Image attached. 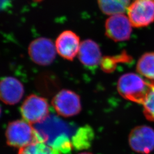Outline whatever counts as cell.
I'll use <instances>...</instances> for the list:
<instances>
[{
	"label": "cell",
	"instance_id": "4",
	"mask_svg": "<svg viewBox=\"0 0 154 154\" xmlns=\"http://www.w3.org/2000/svg\"><path fill=\"white\" fill-rule=\"evenodd\" d=\"M21 113L25 121L30 124H35L44 120L49 115V106L44 98L32 94L23 102Z\"/></svg>",
	"mask_w": 154,
	"mask_h": 154
},
{
	"label": "cell",
	"instance_id": "15",
	"mask_svg": "<svg viewBox=\"0 0 154 154\" xmlns=\"http://www.w3.org/2000/svg\"><path fill=\"white\" fill-rule=\"evenodd\" d=\"M137 70L142 75L154 81V53L144 54L138 61Z\"/></svg>",
	"mask_w": 154,
	"mask_h": 154
},
{
	"label": "cell",
	"instance_id": "10",
	"mask_svg": "<svg viewBox=\"0 0 154 154\" xmlns=\"http://www.w3.org/2000/svg\"><path fill=\"white\" fill-rule=\"evenodd\" d=\"M80 39L71 30L61 33L55 41V48L63 58L72 61L78 54L80 47Z\"/></svg>",
	"mask_w": 154,
	"mask_h": 154
},
{
	"label": "cell",
	"instance_id": "2",
	"mask_svg": "<svg viewBox=\"0 0 154 154\" xmlns=\"http://www.w3.org/2000/svg\"><path fill=\"white\" fill-rule=\"evenodd\" d=\"M150 88V82L133 72L122 75L118 80L117 88L125 99L143 105Z\"/></svg>",
	"mask_w": 154,
	"mask_h": 154
},
{
	"label": "cell",
	"instance_id": "13",
	"mask_svg": "<svg viewBox=\"0 0 154 154\" xmlns=\"http://www.w3.org/2000/svg\"><path fill=\"white\" fill-rule=\"evenodd\" d=\"M94 139L93 129L88 126L78 128L72 138L73 147L77 149H88Z\"/></svg>",
	"mask_w": 154,
	"mask_h": 154
},
{
	"label": "cell",
	"instance_id": "7",
	"mask_svg": "<svg viewBox=\"0 0 154 154\" xmlns=\"http://www.w3.org/2000/svg\"><path fill=\"white\" fill-rule=\"evenodd\" d=\"M28 53L34 63L41 66H48L55 60L56 48L51 39L40 37L30 43Z\"/></svg>",
	"mask_w": 154,
	"mask_h": 154
},
{
	"label": "cell",
	"instance_id": "16",
	"mask_svg": "<svg viewBox=\"0 0 154 154\" xmlns=\"http://www.w3.org/2000/svg\"><path fill=\"white\" fill-rule=\"evenodd\" d=\"M18 154H61L58 151L46 144L35 141L20 149Z\"/></svg>",
	"mask_w": 154,
	"mask_h": 154
},
{
	"label": "cell",
	"instance_id": "19",
	"mask_svg": "<svg viewBox=\"0 0 154 154\" xmlns=\"http://www.w3.org/2000/svg\"><path fill=\"white\" fill-rule=\"evenodd\" d=\"M1 108L0 107V116H1Z\"/></svg>",
	"mask_w": 154,
	"mask_h": 154
},
{
	"label": "cell",
	"instance_id": "1",
	"mask_svg": "<svg viewBox=\"0 0 154 154\" xmlns=\"http://www.w3.org/2000/svg\"><path fill=\"white\" fill-rule=\"evenodd\" d=\"M38 141L43 142L61 154H69L73 149L72 138L75 127L55 115H49L44 120L33 126Z\"/></svg>",
	"mask_w": 154,
	"mask_h": 154
},
{
	"label": "cell",
	"instance_id": "17",
	"mask_svg": "<svg viewBox=\"0 0 154 154\" xmlns=\"http://www.w3.org/2000/svg\"><path fill=\"white\" fill-rule=\"evenodd\" d=\"M145 117L150 121H154V81L150 82V88L143 103Z\"/></svg>",
	"mask_w": 154,
	"mask_h": 154
},
{
	"label": "cell",
	"instance_id": "8",
	"mask_svg": "<svg viewBox=\"0 0 154 154\" xmlns=\"http://www.w3.org/2000/svg\"><path fill=\"white\" fill-rule=\"evenodd\" d=\"M130 147L134 151L149 154L154 150V130L148 126H139L133 128L128 137Z\"/></svg>",
	"mask_w": 154,
	"mask_h": 154
},
{
	"label": "cell",
	"instance_id": "5",
	"mask_svg": "<svg viewBox=\"0 0 154 154\" xmlns=\"http://www.w3.org/2000/svg\"><path fill=\"white\" fill-rule=\"evenodd\" d=\"M127 14L134 27L148 26L154 21V0H135L128 8Z\"/></svg>",
	"mask_w": 154,
	"mask_h": 154
},
{
	"label": "cell",
	"instance_id": "3",
	"mask_svg": "<svg viewBox=\"0 0 154 154\" xmlns=\"http://www.w3.org/2000/svg\"><path fill=\"white\" fill-rule=\"evenodd\" d=\"M6 137L9 146L20 149L38 141L33 126L25 120L11 122L7 127Z\"/></svg>",
	"mask_w": 154,
	"mask_h": 154
},
{
	"label": "cell",
	"instance_id": "18",
	"mask_svg": "<svg viewBox=\"0 0 154 154\" xmlns=\"http://www.w3.org/2000/svg\"><path fill=\"white\" fill-rule=\"evenodd\" d=\"M79 154H93L91 153H90V152H82V153H80Z\"/></svg>",
	"mask_w": 154,
	"mask_h": 154
},
{
	"label": "cell",
	"instance_id": "9",
	"mask_svg": "<svg viewBox=\"0 0 154 154\" xmlns=\"http://www.w3.org/2000/svg\"><path fill=\"white\" fill-rule=\"evenodd\" d=\"M105 32L109 38L116 42L125 41L130 38L132 25L123 14L112 15L106 21Z\"/></svg>",
	"mask_w": 154,
	"mask_h": 154
},
{
	"label": "cell",
	"instance_id": "14",
	"mask_svg": "<svg viewBox=\"0 0 154 154\" xmlns=\"http://www.w3.org/2000/svg\"><path fill=\"white\" fill-rule=\"evenodd\" d=\"M99 8L107 15L123 14L130 6V0H98Z\"/></svg>",
	"mask_w": 154,
	"mask_h": 154
},
{
	"label": "cell",
	"instance_id": "6",
	"mask_svg": "<svg viewBox=\"0 0 154 154\" xmlns=\"http://www.w3.org/2000/svg\"><path fill=\"white\" fill-rule=\"evenodd\" d=\"M51 105L58 114L66 118L76 116L82 109L79 96L69 90H62L57 94Z\"/></svg>",
	"mask_w": 154,
	"mask_h": 154
},
{
	"label": "cell",
	"instance_id": "11",
	"mask_svg": "<svg viewBox=\"0 0 154 154\" xmlns=\"http://www.w3.org/2000/svg\"><path fill=\"white\" fill-rule=\"evenodd\" d=\"M23 94V86L16 78L5 77L0 81V99L6 105L18 103Z\"/></svg>",
	"mask_w": 154,
	"mask_h": 154
},
{
	"label": "cell",
	"instance_id": "12",
	"mask_svg": "<svg viewBox=\"0 0 154 154\" xmlns=\"http://www.w3.org/2000/svg\"><path fill=\"white\" fill-rule=\"evenodd\" d=\"M78 58L83 65L88 68H95L102 60L98 45L91 39H86L80 45Z\"/></svg>",
	"mask_w": 154,
	"mask_h": 154
}]
</instances>
